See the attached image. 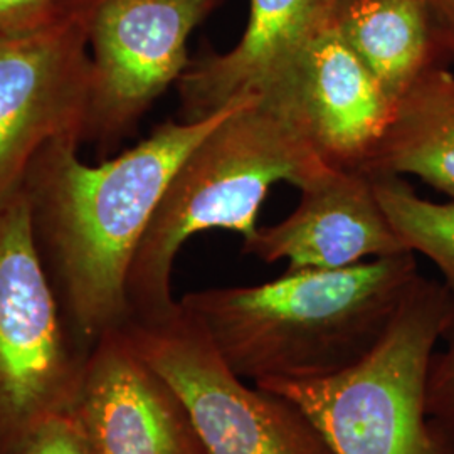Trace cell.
<instances>
[{"mask_svg": "<svg viewBox=\"0 0 454 454\" xmlns=\"http://www.w3.org/2000/svg\"><path fill=\"white\" fill-rule=\"evenodd\" d=\"M375 194L407 251L422 254L442 275L454 298V200L436 202L418 194L401 177H372Z\"/></svg>", "mask_w": 454, "mask_h": 454, "instance_id": "cell-15", "label": "cell"}, {"mask_svg": "<svg viewBox=\"0 0 454 454\" xmlns=\"http://www.w3.org/2000/svg\"><path fill=\"white\" fill-rule=\"evenodd\" d=\"M337 2L249 0L247 24L238 44L226 52H202L176 84L180 120H202L244 98L260 97L332 17Z\"/></svg>", "mask_w": 454, "mask_h": 454, "instance_id": "cell-12", "label": "cell"}, {"mask_svg": "<svg viewBox=\"0 0 454 454\" xmlns=\"http://www.w3.org/2000/svg\"><path fill=\"white\" fill-rule=\"evenodd\" d=\"M256 98L335 168L365 165L395 106L332 17Z\"/></svg>", "mask_w": 454, "mask_h": 454, "instance_id": "cell-9", "label": "cell"}, {"mask_svg": "<svg viewBox=\"0 0 454 454\" xmlns=\"http://www.w3.org/2000/svg\"><path fill=\"white\" fill-rule=\"evenodd\" d=\"M137 354L177 392L207 454H333L307 414L283 395L249 387L182 303L120 324Z\"/></svg>", "mask_w": 454, "mask_h": 454, "instance_id": "cell-6", "label": "cell"}, {"mask_svg": "<svg viewBox=\"0 0 454 454\" xmlns=\"http://www.w3.org/2000/svg\"><path fill=\"white\" fill-rule=\"evenodd\" d=\"M69 0H0V33H26L46 26Z\"/></svg>", "mask_w": 454, "mask_h": 454, "instance_id": "cell-18", "label": "cell"}, {"mask_svg": "<svg viewBox=\"0 0 454 454\" xmlns=\"http://www.w3.org/2000/svg\"><path fill=\"white\" fill-rule=\"evenodd\" d=\"M438 26L454 63V0H422Z\"/></svg>", "mask_w": 454, "mask_h": 454, "instance_id": "cell-19", "label": "cell"}, {"mask_svg": "<svg viewBox=\"0 0 454 454\" xmlns=\"http://www.w3.org/2000/svg\"><path fill=\"white\" fill-rule=\"evenodd\" d=\"M446 348L434 354L427 377V416L454 446V325Z\"/></svg>", "mask_w": 454, "mask_h": 454, "instance_id": "cell-16", "label": "cell"}, {"mask_svg": "<svg viewBox=\"0 0 454 454\" xmlns=\"http://www.w3.org/2000/svg\"><path fill=\"white\" fill-rule=\"evenodd\" d=\"M99 2L69 0L43 27L0 33V204L22 187L48 142L76 138L82 145Z\"/></svg>", "mask_w": 454, "mask_h": 454, "instance_id": "cell-8", "label": "cell"}, {"mask_svg": "<svg viewBox=\"0 0 454 454\" xmlns=\"http://www.w3.org/2000/svg\"><path fill=\"white\" fill-rule=\"evenodd\" d=\"M90 352L66 326L37 256L22 187L0 204V454L73 414Z\"/></svg>", "mask_w": 454, "mask_h": 454, "instance_id": "cell-5", "label": "cell"}, {"mask_svg": "<svg viewBox=\"0 0 454 454\" xmlns=\"http://www.w3.org/2000/svg\"><path fill=\"white\" fill-rule=\"evenodd\" d=\"M224 0H101L90 33L91 80L82 145L110 155L177 84L189 39Z\"/></svg>", "mask_w": 454, "mask_h": 454, "instance_id": "cell-7", "label": "cell"}, {"mask_svg": "<svg viewBox=\"0 0 454 454\" xmlns=\"http://www.w3.org/2000/svg\"><path fill=\"white\" fill-rule=\"evenodd\" d=\"M332 20L394 105L429 69L454 65L422 0H339Z\"/></svg>", "mask_w": 454, "mask_h": 454, "instance_id": "cell-13", "label": "cell"}, {"mask_svg": "<svg viewBox=\"0 0 454 454\" xmlns=\"http://www.w3.org/2000/svg\"><path fill=\"white\" fill-rule=\"evenodd\" d=\"M454 325L442 281L419 275L384 337L354 367L315 380H261L300 407L333 454H454L427 416V377Z\"/></svg>", "mask_w": 454, "mask_h": 454, "instance_id": "cell-4", "label": "cell"}, {"mask_svg": "<svg viewBox=\"0 0 454 454\" xmlns=\"http://www.w3.org/2000/svg\"><path fill=\"white\" fill-rule=\"evenodd\" d=\"M372 177H416L454 199V71L424 73L401 98L371 159Z\"/></svg>", "mask_w": 454, "mask_h": 454, "instance_id": "cell-14", "label": "cell"}, {"mask_svg": "<svg viewBox=\"0 0 454 454\" xmlns=\"http://www.w3.org/2000/svg\"><path fill=\"white\" fill-rule=\"evenodd\" d=\"M73 414L93 454H207L177 392L120 325L91 348Z\"/></svg>", "mask_w": 454, "mask_h": 454, "instance_id": "cell-10", "label": "cell"}, {"mask_svg": "<svg viewBox=\"0 0 454 454\" xmlns=\"http://www.w3.org/2000/svg\"><path fill=\"white\" fill-rule=\"evenodd\" d=\"M301 191L294 211L243 239V254L288 261L286 271L343 270L407 253L360 168H330Z\"/></svg>", "mask_w": 454, "mask_h": 454, "instance_id": "cell-11", "label": "cell"}, {"mask_svg": "<svg viewBox=\"0 0 454 454\" xmlns=\"http://www.w3.org/2000/svg\"><path fill=\"white\" fill-rule=\"evenodd\" d=\"M246 99L202 120H168L99 165L82 162L76 138L51 140L34 155L22 180L34 246L82 350L91 352L129 317L131 262L170 180L189 152Z\"/></svg>", "mask_w": 454, "mask_h": 454, "instance_id": "cell-1", "label": "cell"}, {"mask_svg": "<svg viewBox=\"0 0 454 454\" xmlns=\"http://www.w3.org/2000/svg\"><path fill=\"white\" fill-rule=\"evenodd\" d=\"M17 454H93L74 414L56 416L35 429Z\"/></svg>", "mask_w": 454, "mask_h": 454, "instance_id": "cell-17", "label": "cell"}, {"mask_svg": "<svg viewBox=\"0 0 454 454\" xmlns=\"http://www.w3.org/2000/svg\"><path fill=\"white\" fill-rule=\"evenodd\" d=\"M330 168L290 123L260 98H247L189 152L170 180L131 262L130 315L157 317L177 305L174 262L197 232L226 229L247 239L275 184L301 189Z\"/></svg>", "mask_w": 454, "mask_h": 454, "instance_id": "cell-3", "label": "cell"}, {"mask_svg": "<svg viewBox=\"0 0 454 454\" xmlns=\"http://www.w3.org/2000/svg\"><path fill=\"white\" fill-rule=\"evenodd\" d=\"M419 275L407 251L343 270L286 271L253 286L185 293L180 303L244 380H315L372 352Z\"/></svg>", "mask_w": 454, "mask_h": 454, "instance_id": "cell-2", "label": "cell"}]
</instances>
